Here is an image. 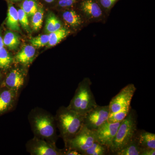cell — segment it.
Returning <instances> with one entry per match:
<instances>
[{"mask_svg": "<svg viewBox=\"0 0 155 155\" xmlns=\"http://www.w3.org/2000/svg\"><path fill=\"white\" fill-rule=\"evenodd\" d=\"M70 31L67 28L62 27L59 30L51 32L49 34V41L48 46L53 47L61 42L69 35Z\"/></svg>", "mask_w": 155, "mask_h": 155, "instance_id": "20", "label": "cell"}, {"mask_svg": "<svg viewBox=\"0 0 155 155\" xmlns=\"http://www.w3.org/2000/svg\"><path fill=\"white\" fill-rule=\"evenodd\" d=\"M110 116L109 105H97L84 116V125L90 130H95L108 121Z\"/></svg>", "mask_w": 155, "mask_h": 155, "instance_id": "8", "label": "cell"}, {"mask_svg": "<svg viewBox=\"0 0 155 155\" xmlns=\"http://www.w3.org/2000/svg\"><path fill=\"white\" fill-rule=\"evenodd\" d=\"M110 154L109 148L97 141H95L91 146L84 150L82 155H106Z\"/></svg>", "mask_w": 155, "mask_h": 155, "instance_id": "21", "label": "cell"}, {"mask_svg": "<svg viewBox=\"0 0 155 155\" xmlns=\"http://www.w3.org/2000/svg\"><path fill=\"white\" fill-rule=\"evenodd\" d=\"M4 78H5V74L0 70V87L3 85Z\"/></svg>", "mask_w": 155, "mask_h": 155, "instance_id": "32", "label": "cell"}, {"mask_svg": "<svg viewBox=\"0 0 155 155\" xmlns=\"http://www.w3.org/2000/svg\"><path fill=\"white\" fill-rule=\"evenodd\" d=\"M141 150L139 143L137 131L130 141L115 155H140Z\"/></svg>", "mask_w": 155, "mask_h": 155, "instance_id": "14", "label": "cell"}, {"mask_svg": "<svg viewBox=\"0 0 155 155\" xmlns=\"http://www.w3.org/2000/svg\"><path fill=\"white\" fill-rule=\"evenodd\" d=\"M121 122L112 123L107 121L100 126L94 130L96 141L110 150Z\"/></svg>", "mask_w": 155, "mask_h": 155, "instance_id": "10", "label": "cell"}, {"mask_svg": "<svg viewBox=\"0 0 155 155\" xmlns=\"http://www.w3.org/2000/svg\"><path fill=\"white\" fill-rule=\"evenodd\" d=\"M17 11H18L19 23H20L23 29L26 31V32L30 33L31 32V31L29 26L28 16L21 8L19 9Z\"/></svg>", "mask_w": 155, "mask_h": 155, "instance_id": "27", "label": "cell"}, {"mask_svg": "<svg viewBox=\"0 0 155 155\" xmlns=\"http://www.w3.org/2000/svg\"><path fill=\"white\" fill-rule=\"evenodd\" d=\"M31 155H64V149H59L56 143L34 136L25 144Z\"/></svg>", "mask_w": 155, "mask_h": 155, "instance_id": "5", "label": "cell"}, {"mask_svg": "<svg viewBox=\"0 0 155 155\" xmlns=\"http://www.w3.org/2000/svg\"><path fill=\"white\" fill-rule=\"evenodd\" d=\"M3 40L4 46L11 51L17 49L20 44L19 35L11 30L6 31Z\"/></svg>", "mask_w": 155, "mask_h": 155, "instance_id": "18", "label": "cell"}, {"mask_svg": "<svg viewBox=\"0 0 155 155\" xmlns=\"http://www.w3.org/2000/svg\"><path fill=\"white\" fill-rule=\"evenodd\" d=\"M54 116L60 137L65 144L80 130L83 125L84 116L67 107L61 106Z\"/></svg>", "mask_w": 155, "mask_h": 155, "instance_id": "2", "label": "cell"}, {"mask_svg": "<svg viewBox=\"0 0 155 155\" xmlns=\"http://www.w3.org/2000/svg\"><path fill=\"white\" fill-rule=\"evenodd\" d=\"M139 143L141 148L155 149V134L143 130H137Z\"/></svg>", "mask_w": 155, "mask_h": 155, "instance_id": "16", "label": "cell"}, {"mask_svg": "<svg viewBox=\"0 0 155 155\" xmlns=\"http://www.w3.org/2000/svg\"><path fill=\"white\" fill-rule=\"evenodd\" d=\"M62 17L65 23L72 28H78L83 23V20L80 15L73 10L65 11Z\"/></svg>", "mask_w": 155, "mask_h": 155, "instance_id": "17", "label": "cell"}, {"mask_svg": "<svg viewBox=\"0 0 155 155\" xmlns=\"http://www.w3.org/2000/svg\"><path fill=\"white\" fill-rule=\"evenodd\" d=\"M136 90L134 84H130L123 87L118 94L112 98L109 105L110 115L130 106L131 100Z\"/></svg>", "mask_w": 155, "mask_h": 155, "instance_id": "9", "label": "cell"}, {"mask_svg": "<svg viewBox=\"0 0 155 155\" xmlns=\"http://www.w3.org/2000/svg\"><path fill=\"white\" fill-rule=\"evenodd\" d=\"M19 95L4 84L0 87V117L15 110Z\"/></svg>", "mask_w": 155, "mask_h": 155, "instance_id": "11", "label": "cell"}, {"mask_svg": "<svg viewBox=\"0 0 155 155\" xmlns=\"http://www.w3.org/2000/svg\"><path fill=\"white\" fill-rule=\"evenodd\" d=\"M49 41V35H42L33 38L29 40L31 44L34 47L40 48L48 45Z\"/></svg>", "mask_w": 155, "mask_h": 155, "instance_id": "26", "label": "cell"}, {"mask_svg": "<svg viewBox=\"0 0 155 155\" xmlns=\"http://www.w3.org/2000/svg\"><path fill=\"white\" fill-rule=\"evenodd\" d=\"M81 9L85 17L90 21H99L104 16L102 8L96 0H82Z\"/></svg>", "mask_w": 155, "mask_h": 155, "instance_id": "12", "label": "cell"}, {"mask_svg": "<svg viewBox=\"0 0 155 155\" xmlns=\"http://www.w3.org/2000/svg\"><path fill=\"white\" fill-rule=\"evenodd\" d=\"M131 109V106H128L115 114L110 115L108 122L112 123L122 122L129 114Z\"/></svg>", "mask_w": 155, "mask_h": 155, "instance_id": "24", "label": "cell"}, {"mask_svg": "<svg viewBox=\"0 0 155 155\" xmlns=\"http://www.w3.org/2000/svg\"><path fill=\"white\" fill-rule=\"evenodd\" d=\"M64 155H81V153L77 150L74 149L65 148L64 149Z\"/></svg>", "mask_w": 155, "mask_h": 155, "instance_id": "30", "label": "cell"}, {"mask_svg": "<svg viewBox=\"0 0 155 155\" xmlns=\"http://www.w3.org/2000/svg\"><path fill=\"white\" fill-rule=\"evenodd\" d=\"M155 149L142 148L140 155H155Z\"/></svg>", "mask_w": 155, "mask_h": 155, "instance_id": "31", "label": "cell"}, {"mask_svg": "<svg viewBox=\"0 0 155 155\" xmlns=\"http://www.w3.org/2000/svg\"><path fill=\"white\" fill-rule=\"evenodd\" d=\"M118 0H98V2L103 9L109 11Z\"/></svg>", "mask_w": 155, "mask_h": 155, "instance_id": "28", "label": "cell"}, {"mask_svg": "<svg viewBox=\"0 0 155 155\" xmlns=\"http://www.w3.org/2000/svg\"><path fill=\"white\" fill-rule=\"evenodd\" d=\"M28 119L35 137L56 143L59 136L54 116L46 110L36 107L30 111Z\"/></svg>", "mask_w": 155, "mask_h": 155, "instance_id": "1", "label": "cell"}, {"mask_svg": "<svg viewBox=\"0 0 155 155\" xmlns=\"http://www.w3.org/2000/svg\"><path fill=\"white\" fill-rule=\"evenodd\" d=\"M44 1L46 2L50 3L52 2L54 0H44Z\"/></svg>", "mask_w": 155, "mask_h": 155, "instance_id": "34", "label": "cell"}, {"mask_svg": "<svg viewBox=\"0 0 155 155\" xmlns=\"http://www.w3.org/2000/svg\"><path fill=\"white\" fill-rule=\"evenodd\" d=\"M21 7L28 17L33 16L38 8L37 3L35 0H24Z\"/></svg>", "mask_w": 155, "mask_h": 155, "instance_id": "25", "label": "cell"}, {"mask_svg": "<svg viewBox=\"0 0 155 155\" xmlns=\"http://www.w3.org/2000/svg\"><path fill=\"white\" fill-rule=\"evenodd\" d=\"M137 116L131 108L129 114L119 125L112 146L110 154L115 155L127 144L137 131Z\"/></svg>", "mask_w": 155, "mask_h": 155, "instance_id": "4", "label": "cell"}, {"mask_svg": "<svg viewBox=\"0 0 155 155\" xmlns=\"http://www.w3.org/2000/svg\"><path fill=\"white\" fill-rule=\"evenodd\" d=\"M6 25L10 30L20 31L18 11L13 5L9 4L6 20Z\"/></svg>", "mask_w": 155, "mask_h": 155, "instance_id": "15", "label": "cell"}, {"mask_svg": "<svg viewBox=\"0 0 155 155\" xmlns=\"http://www.w3.org/2000/svg\"><path fill=\"white\" fill-rule=\"evenodd\" d=\"M14 63V58L8 50L4 47L0 49V70L5 73Z\"/></svg>", "mask_w": 155, "mask_h": 155, "instance_id": "19", "label": "cell"}, {"mask_svg": "<svg viewBox=\"0 0 155 155\" xmlns=\"http://www.w3.org/2000/svg\"><path fill=\"white\" fill-rule=\"evenodd\" d=\"M77 0H59L58 5L62 8H67L72 6Z\"/></svg>", "mask_w": 155, "mask_h": 155, "instance_id": "29", "label": "cell"}, {"mask_svg": "<svg viewBox=\"0 0 155 155\" xmlns=\"http://www.w3.org/2000/svg\"><path fill=\"white\" fill-rule=\"evenodd\" d=\"M36 50L31 45H26L22 48L14 58V63L28 67L35 58Z\"/></svg>", "mask_w": 155, "mask_h": 155, "instance_id": "13", "label": "cell"}, {"mask_svg": "<svg viewBox=\"0 0 155 155\" xmlns=\"http://www.w3.org/2000/svg\"><path fill=\"white\" fill-rule=\"evenodd\" d=\"M44 11L42 7H38L37 11L31 16V25L35 31H38L41 28L43 21Z\"/></svg>", "mask_w": 155, "mask_h": 155, "instance_id": "23", "label": "cell"}, {"mask_svg": "<svg viewBox=\"0 0 155 155\" xmlns=\"http://www.w3.org/2000/svg\"><path fill=\"white\" fill-rule=\"evenodd\" d=\"M4 47L2 29H0V49Z\"/></svg>", "mask_w": 155, "mask_h": 155, "instance_id": "33", "label": "cell"}, {"mask_svg": "<svg viewBox=\"0 0 155 155\" xmlns=\"http://www.w3.org/2000/svg\"><path fill=\"white\" fill-rule=\"evenodd\" d=\"M25 67L22 66V68L11 66L4 73L3 84L20 94L26 85L27 72L24 69Z\"/></svg>", "mask_w": 155, "mask_h": 155, "instance_id": "7", "label": "cell"}, {"mask_svg": "<svg viewBox=\"0 0 155 155\" xmlns=\"http://www.w3.org/2000/svg\"><path fill=\"white\" fill-rule=\"evenodd\" d=\"M96 141L94 130H90L83 124L75 136L65 144V148L74 149L81 154Z\"/></svg>", "mask_w": 155, "mask_h": 155, "instance_id": "6", "label": "cell"}, {"mask_svg": "<svg viewBox=\"0 0 155 155\" xmlns=\"http://www.w3.org/2000/svg\"><path fill=\"white\" fill-rule=\"evenodd\" d=\"M8 1H10L11 2H18L19 1H21V0H8Z\"/></svg>", "mask_w": 155, "mask_h": 155, "instance_id": "35", "label": "cell"}, {"mask_svg": "<svg viewBox=\"0 0 155 155\" xmlns=\"http://www.w3.org/2000/svg\"><path fill=\"white\" fill-rule=\"evenodd\" d=\"M91 84V80L89 78H85L80 81L67 107L84 116L96 107L97 104L92 91Z\"/></svg>", "mask_w": 155, "mask_h": 155, "instance_id": "3", "label": "cell"}, {"mask_svg": "<svg viewBox=\"0 0 155 155\" xmlns=\"http://www.w3.org/2000/svg\"><path fill=\"white\" fill-rule=\"evenodd\" d=\"M62 28L61 21L53 13L48 14L45 25V30L47 33H51Z\"/></svg>", "mask_w": 155, "mask_h": 155, "instance_id": "22", "label": "cell"}]
</instances>
